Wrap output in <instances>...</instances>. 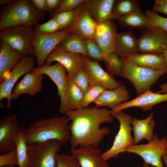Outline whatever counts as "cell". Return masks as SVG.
Returning <instances> with one entry per match:
<instances>
[{
	"label": "cell",
	"mask_w": 167,
	"mask_h": 167,
	"mask_svg": "<svg viewBox=\"0 0 167 167\" xmlns=\"http://www.w3.org/2000/svg\"><path fill=\"white\" fill-rule=\"evenodd\" d=\"M121 59V76L131 82L137 96L150 90L160 77L167 73V69L160 71L152 70L138 65L126 59Z\"/></svg>",
	"instance_id": "obj_4"
},
{
	"label": "cell",
	"mask_w": 167,
	"mask_h": 167,
	"mask_svg": "<svg viewBox=\"0 0 167 167\" xmlns=\"http://www.w3.org/2000/svg\"><path fill=\"white\" fill-rule=\"evenodd\" d=\"M66 115L40 118L30 123L23 132L27 145L51 140L66 144L71 138L69 122Z\"/></svg>",
	"instance_id": "obj_2"
},
{
	"label": "cell",
	"mask_w": 167,
	"mask_h": 167,
	"mask_svg": "<svg viewBox=\"0 0 167 167\" xmlns=\"http://www.w3.org/2000/svg\"><path fill=\"white\" fill-rule=\"evenodd\" d=\"M84 95L72 79L67 80L66 96L68 111L81 108Z\"/></svg>",
	"instance_id": "obj_29"
},
{
	"label": "cell",
	"mask_w": 167,
	"mask_h": 167,
	"mask_svg": "<svg viewBox=\"0 0 167 167\" xmlns=\"http://www.w3.org/2000/svg\"><path fill=\"white\" fill-rule=\"evenodd\" d=\"M103 61L105 63L108 73L113 76L114 75L121 76V60L115 53L106 54Z\"/></svg>",
	"instance_id": "obj_32"
},
{
	"label": "cell",
	"mask_w": 167,
	"mask_h": 167,
	"mask_svg": "<svg viewBox=\"0 0 167 167\" xmlns=\"http://www.w3.org/2000/svg\"><path fill=\"white\" fill-rule=\"evenodd\" d=\"M73 81L84 94L90 88L89 75L88 72L82 68L77 71L74 75Z\"/></svg>",
	"instance_id": "obj_34"
},
{
	"label": "cell",
	"mask_w": 167,
	"mask_h": 167,
	"mask_svg": "<svg viewBox=\"0 0 167 167\" xmlns=\"http://www.w3.org/2000/svg\"><path fill=\"white\" fill-rule=\"evenodd\" d=\"M83 59L84 68L89 75L90 87L99 85L106 89H112L123 84L121 82L116 80L113 76L105 71L97 61L92 60L84 55Z\"/></svg>",
	"instance_id": "obj_16"
},
{
	"label": "cell",
	"mask_w": 167,
	"mask_h": 167,
	"mask_svg": "<svg viewBox=\"0 0 167 167\" xmlns=\"http://www.w3.org/2000/svg\"><path fill=\"white\" fill-rule=\"evenodd\" d=\"M43 75H36L32 72L26 74L12 90V99L16 100L23 94L34 96L42 90Z\"/></svg>",
	"instance_id": "obj_21"
},
{
	"label": "cell",
	"mask_w": 167,
	"mask_h": 167,
	"mask_svg": "<svg viewBox=\"0 0 167 167\" xmlns=\"http://www.w3.org/2000/svg\"><path fill=\"white\" fill-rule=\"evenodd\" d=\"M130 95L122 84L113 89H105L93 102L96 106H107L114 109L121 104L128 101Z\"/></svg>",
	"instance_id": "obj_23"
},
{
	"label": "cell",
	"mask_w": 167,
	"mask_h": 167,
	"mask_svg": "<svg viewBox=\"0 0 167 167\" xmlns=\"http://www.w3.org/2000/svg\"><path fill=\"white\" fill-rule=\"evenodd\" d=\"M75 11L73 21L65 29L86 41L94 40L98 24L92 17L84 3L75 9Z\"/></svg>",
	"instance_id": "obj_14"
},
{
	"label": "cell",
	"mask_w": 167,
	"mask_h": 167,
	"mask_svg": "<svg viewBox=\"0 0 167 167\" xmlns=\"http://www.w3.org/2000/svg\"><path fill=\"white\" fill-rule=\"evenodd\" d=\"M152 10L167 16V0H156Z\"/></svg>",
	"instance_id": "obj_42"
},
{
	"label": "cell",
	"mask_w": 167,
	"mask_h": 167,
	"mask_svg": "<svg viewBox=\"0 0 167 167\" xmlns=\"http://www.w3.org/2000/svg\"><path fill=\"white\" fill-rule=\"evenodd\" d=\"M114 53L122 59L139 53L138 39L132 30L117 33L115 38Z\"/></svg>",
	"instance_id": "obj_22"
},
{
	"label": "cell",
	"mask_w": 167,
	"mask_h": 167,
	"mask_svg": "<svg viewBox=\"0 0 167 167\" xmlns=\"http://www.w3.org/2000/svg\"><path fill=\"white\" fill-rule=\"evenodd\" d=\"M45 15L35 7L32 0L14 1L1 11L0 30L18 25L35 27Z\"/></svg>",
	"instance_id": "obj_3"
},
{
	"label": "cell",
	"mask_w": 167,
	"mask_h": 167,
	"mask_svg": "<svg viewBox=\"0 0 167 167\" xmlns=\"http://www.w3.org/2000/svg\"><path fill=\"white\" fill-rule=\"evenodd\" d=\"M127 152L136 154L141 157L144 162L156 167H164L162 157L167 155V138L160 139L154 134L152 140L145 144L133 145L125 150Z\"/></svg>",
	"instance_id": "obj_7"
},
{
	"label": "cell",
	"mask_w": 167,
	"mask_h": 167,
	"mask_svg": "<svg viewBox=\"0 0 167 167\" xmlns=\"http://www.w3.org/2000/svg\"><path fill=\"white\" fill-rule=\"evenodd\" d=\"M54 61L57 62L65 68L67 79H71L74 74L84 67L83 55L66 52L59 45L48 55L44 65H50Z\"/></svg>",
	"instance_id": "obj_15"
},
{
	"label": "cell",
	"mask_w": 167,
	"mask_h": 167,
	"mask_svg": "<svg viewBox=\"0 0 167 167\" xmlns=\"http://www.w3.org/2000/svg\"><path fill=\"white\" fill-rule=\"evenodd\" d=\"M0 84L8 77L14 66L23 57L21 53L4 41L1 40Z\"/></svg>",
	"instance_id": "obj_20"
},
{
	"label": "cell",
	"mask_w": 167,
	"mask_h": 167,
	"mask_svg": "<svg viewBox=\"0 0 167 167\" xmlns=\"http://www.w3.org/2000/svg\"><path fill=\"white\" fill-rule=\"evenodd\" d=\"M17 165H18V162L15 148L7 153L0 155V166Z\"/></svg>",
	"instance_id": "obj_41"
},
{
	"label": "cell",
	"mask_w": 167,
	"mask_h": 167,
	"mask_svg": "<svg viewBox=\"0 0 167 167\" xmlns=\"http://www.w3.org/2000/svg\"><path fill=\"white\" fill-rule=\"evenodd\" d=\"M57 167H81L78 159L71 154H59L57 156Z\"/></svg>",
	"instance_id": "obj_40"
},
{
	"label": "cell",
	"mask_w": 167,
	"mask_h": 167,
	"mask_svg": "<svg viewBox=\"0 0 167 167\" xmlns=\"http://www.w3.org/2000/svg\"><path fill=\"white\" fill-rule=\"evenodd\" d=\"M13 1H12V0H0V4L2 5L4 4V3H5V4H7V5L12 2Z\"/></svg>",
	"instance_id": "obj_46"
},
{
	"label": "cell",
	"mask_w": 167,
	"mask_h": 167,
	"mask_svg": "<svg viewBox=\"0 0 167 167\" xmlns=\"http://www.w3.org/2000/svg\"><path fill=\"white\" fill-rule=\"evenodd\" d=\"M142 167H155L153 165H150L148 164L145 163H144L142 164Z\"/></svg>",
	"instance_id": "obj_49"
},
{
	"label": "cell",
	"mask_w": 167,
	"mask_h": 167,
	"mask_svg": "<svg viewBox=\"0 0 167 167\" xmlns=\"http://www.w3.org/2000/svg\"><path fill=\"white\" fill-rule=\"evenodd\" d=\"M0 167H14L12 165H2L0 166Z\"/></svg>",
	"instance_id": "obj_50"
},
{
	"label": "cell",
	"mask_w": 167,
	"mask_h": 167,
	"mask_svg": "<svg viewBox=\"0 0 167 167\" xmlns=\"http://www.w3.org/2000/svg\"><path fill=\"white\" fill-rule=\"evenodd\" d=\"M140 66L156 71L167 69L163 54L139 53L129 55L125 58Z\"/></svg>",
	"instance_id": "obj_24"
},
{
	"label": "cell",
	"mask_w": 167,
	"mask_h": 167,
	"mask_svg": "<svg viewBox=\"0 0 167 167\" xmlns=\"http://www.w3.org/2000/svg\"><path fill=\"white\" fill-rule=\"evenodd\" d=\"M62 143L56 140L28 145L29 167H57V156Z\"/></svg>",
	"instance_id": "obj_6"
},
{
	"label": "cell",
	"mask_w": 167,
	"mask_h": 167,
	"mask_svg": "<svg viewBox=\"0 0 167 167\" xmlns=\"http://www.w3.org/2000/svg\"><path fill=\"white\" fill-rule=\"evenodd\" d=\"M154 116V113L152 112L143 120L134 117L132 118L131 124L134 135V145H137L143 139L148 142L152 140L155 124L153 119Z\"/></svg>",
	"instance_id": "obj_26"
},
{
	"label": "cell",
	"mask_w": 167,
	"mask_h": 167,
	"mask_svg": "<svg viewBox=\"0 0 167 167\" xmlns=\"http://www.w3.org/2000/svg\"><path fill=\"white\" fill-rule=\"evenodd\" d=\"M71 33L66 29L52 33H35L31 40L37 60V67L45 65L49 54Z\"/></svg>",
	"instance_id": "obj_9"
},
{
	"label": "cell",
	"mask_w": 167,
	"mask_h": 167,
	"mask_svg": "<svg viewBox=\"0 0 167 167\" xmlns=\"http://www.w3.org/2000/svg\"><path fill=\"white\" fill-rule=\"evenodd\" d=\"M105 89L104 88L99 85H96L90 87L84 94L81 108L88 107L90 104L94 102Z\"/></svg>",
	"instance_id": "obj_33"
},
{
	"label": "cell",
	"mask_w": 167,
	"mask_h": 167,
	"mask_svg": "<svg viewBox=\"0 0 167 167\" xmlns=\"http://www.w3.org/2000/svg\"><path fill=\"white\" fill-rule=\"evenodd\" d=\"M66 71L65 68L58 62L52 65L35 67L31 72L36 75H47L55 84L58 89V95L60 99L59 111L62 114H65L68 111L66 96L67 80Z\"/></svg>",
	"instance_id": "obj_11"
},
{
	"label": "cell",
	"mask_w": 167,
	"mask_h": 167,
	"mask_svg": "<svg viewBox=\"0 0 167 167\" xmlns=\"http://www.w3.org/2000/svg\"><path fill=\"white\" fill-rule=\"evenodd\" d=\"M62 0H46V11H54L58 7Z\"/></svg>",
	"instance_id": "obj_43"
},
{
	"label": "cell",
	"mask_w": 167,
	"mask_h": 167,
	"mask_svg": "<svg viewBox=\"0 0 167 167\" xmlns=\"http://www.w3.org/2000/svg\"><path fill=\"white\" fill-rule=\"evenodd\" d=\"M65 114L71 122L69 123L71 148L98 147L111 131L108 127L100 126L113 121L111 110L96 106L70 110Z\"/></svg>",
	"instance_id": "obj_1"
},
{
	"label": "cell",
	"mask_w": 167,
	"mask_h": 167,
	"mask_svg": "<svg viewBox=\"0 0 167 167\" xmlns=\"http://www.w3.org/2000/svg\"><path fill=\"white\" fill-rule=\"evenodd\" d=\"M117 33L115 23L112 20H109L98 24L94 40L105 53H114L115 41Z\"/></svg>",
	"instance_id": "obj_19"
},
{
	"label": "cell",
	"mask_w": 167,
	"mask_h": 167,
	"mask_svg": "<svg viewBox=\"0 0 167 167\" xmlns=\"http://www.w3.org/2000/svg\"><path fill=\"white\" fill-rule=\"evenodd\" d=\"M71 154L79 161L81 167H109V164L102 157L98 147L71 148Z\"/></svg>",
	"instance_id": "obj_18"
},
{
	"label": "cell",
	"mask_w": 167,
	"mask_h": 167,
	"mask_svg": "<svg viewBox=\"0 0 167 167\" xmlns=\"http://www.w3.org/2000/svg\"><path fill=\"white\" fill-rule=\"evenodd\" d=\"M86 0H62L58 7L51 13L53 16L56 14L75 9L84 3Z\"/></svg>",
	"instance_id": "obj_38"
},
{
	"label": "cell",
	"mask_w": 167,
	"mask_h": 167,
	"mask_svg": "<svg viewBox=\"0 0 167 167\" xmlns=\"http://www.w3.org/2000/svg\"><path fill=\"white\" fill-rule=\"evenodd\" d=\"M162 160L165 165L166 167H167V155L164 156L162 157Z\"/></svg>",
	"instance_id": "obj_47"
},
{
	"label": "cell",
	"mask_w": 167,
	"mask_h": 167,
	"mask_svg": "<svg viewBox=\"0 0 167 167\" xmlns=\"http://www.w3.org/2000/svg\"><path fill=\"white\" fill-rule=\"evenodd\" d=\"M63 29L54 17L46 22L38 24L35 27V33H52Z\"/></svg>",
	"instance_id": "obj_35"
},
{
	"label": "cell",
	"mask_w": 167,
	"mask_h": 167,
	"mask_svg": "<svg viewBox=\"0 0 167 167\" xmlns=\"http://www.w3.org/2000/svg\"><path fill=\"white\" fill-rule=\"evenodd\" d=\"M140 10L138 0H115L112 10L111 19L116 20L120 17Z\"/></svg>",
	"instance_id": "obj_30"
},
{
	"label": "cell",
	"mask_w": 167,
	"mask_h": 167,
	"mask_svg": "<svg viewBox=\"0 0 167 167\" xmlns=\"http://www.w3.org/2000/svg\"><path fill=\"white\" fill-rule=\"evenodd\" d=\"M116 20L118 24L123 27L143 30L152 27L149 20L141 10L120 17Z\"/></svg>",
	"instance_id": "obj_27"
},
{
	"label": "cell",
	"mask_w": 167,
	"mask_h": 167,
	"mask_svg": "<svg viewBox=\"0 0 167 167\" xmlns=\"http://www.w3.org/2000/svg\"><path fill=\"white\" fill-rule=\"evenodd\" d=\"M25 130L19 122L16 114H7L0 118V155L7 153L15 148V140Z\"/></svg>",
	"instance_id": "obj_12"
},
{
	"label": "cell",
	"mask_w": 167,
	"mask_h": 167,
	"mask_svg": "<svg viewBox=\"0 0 167 167\" xmlns=\"http://www.w3.org/2000/svg\"><path fill=\"white\" fill-rule=\"evenodd\" d=\"M166 101L167 93H160L148 90L134 99L122 103L111 110L112 115L113 117L118 112L133 107L139 108L143 111L150 110L155 105Z\"/></svg>",
	"instance_id": "obj_17"
},
{
	"label": "cell",
	"mask_w": 167,
	"mask_h": 167,
	"mask_svg": "<svg viewBox=\"0 0 167 167\" xmlns=\"http://www.w3.org/2000/svg\"><path fill=\"white\" fill-rule=\"evenodd\" d=\"M35 34V27L18 25L9 27L0 31L1 40L7 43L20 52L23 56L36 57L31 40Z\"/></svg>",
	"instance_id": "obj_5"
},
{
	"label": "cell",
	"mask_w": 167,
	"mask_h": 167,
	"mask_svg": "<svg viewBox=\"0 0 167 167\" xmlns=\"http://www.w3.org/2000/svg\"><path fill=\"white\" fill-rule=\"evenodd\" d=\"M160 90L157 92L160 93H167V83H163L160 86Z\"/></svg>",
	"instance_id": "obj_45"
},
{
	"label": "cell",
	"mask_w": 167,
	"mask_h": 167,
	"mask_svg": "<svg viewBox=\"0 0 167 167\" xmlns=\"http://www.w3.org/2000/svg\"><path fill=\"white\" fill-rule=\"evenodd\" d=\"M163 54L167 64V48Z\"/></svg>",
	"instance_id": "obj_48"
},
{
	"label": "cell",
	"mask_w": 167,
	"mask_h": 167,
	"mask_svg": "<svg viewBox=\"0 0 167 167\" xmlns=\"http://www.w3.org/2000/svg\"><path fill=\"white\" fill-rule=\"evenodd\" d=\"M23 132L20 133L15 141L18 165L19 167H29L30 162L27 152L28 145L23 136Z\"/></svg>",
	"instance_id": "obj_31"
},
{
	"label": "cell",
	"mask_w": 167,
	"mask_h": 167,
	"mask_svg": "<svg viewBox=\"0 0 167 167\" xmlns=\"http://www.w3.org/2000/svg\"><path fill=\"white\" fill-rule=\"evenodd\" d=\"M75 15V12L74 9L56 14L52 17L62 28L65 29L72 23Z\"/></svg>",
	"instance_id": "obj_39"
},
{
	"label": "cell",
	"mask_w": 167,
	"mask_h": 167,
	"mask_svg": "<svg viewBox=\"0 0 167 167\" xmlns=\"http://www.w3.org/2000/svg\"><path fill=\"white\" fill-rule=\"evenodd\" d=\"M115 1L86 0L84 4L92 17L98 24L111 19Z\"/></svg>",
	"instance_id": "obj_25"
},
{
	"label": "cell",
	"mask_w": 167,
	"mask_h": 167,
	"mask_svg": "<svg viewBox=\"0 0 167 167\" xmlns=\"http://www.w3.org/2000/svg\"><path fill=\"white\" fill-rule=\"evenodd\" d=\"M87 49L88 56L95 61H103L106 54L97 45L94 40L86 41Z\"/></svg>",
	"instance_id": "obj_36"
},
{
	"label": "cell",
	"mask_w": 167,
	"mask_h": 167,
	"mask_svg": "<svg viewBox=\"0 0 167 167\" xmlns=\"http://www.w3.org/2000/svg\"><path fill=\"white\" fill-rule=\"evenodd\" d=\"M138 45L139 52L163 54L167 48V32L158 27L149 28L141 33Z\"/></svg>",
	"instance_id": "obj_13"
},
{
	"label": "cell",
	"mask_w": 167,
	"mask_h": 167,
	"mask_svg": "<svg viewBox=\"0 0 167 167\" xmlns=\"http://www.w3.org/2000/svg\"><path fill=\"white\" fill-rule=\"evenodd\" d=\"M113 118L119 121L120 127L112 146L102 153V157L107 161L121 153L125 152L128 147L134 145V137L131 134L132 126L131 115L121 111L115 115Z\"/></svg>",
	"instance_id": "obj_8"
},
{
	"label": "cell",
	"mask_w": 167,
	"mask_h": 167,
	"mask_svg": "<svg viewBox=\"0 0 167 167\" xmlns=\"http://www.w3.org/2000/svg\"><path fill=\"white\" fill-rule=\"evenodd\" d=\"M145 15L149 20L152 27H159L167 32V18L162 17L148 9L145 11Z\"/></svg>",
	"instance_id": "obj_37"
},
{
	"label": "cell",
	"mask_w": 167,
	"mask_h": 167,
	"mask_svg": "<svg viewBox=\"0 0 167 167\" xmlns=\"http://www.w3.org/2000/svg\"><path fill=\"white\" fill-rule=\"evenodd\" d=\"M59 45L66 52L88 56L86 41L77 35L71 33Z\"/></svg>",
	"instance_id": "obj_28"
},
{
	"label": "cell",
	"mask_w": 167,
	"mask_h": 167,
	"mask_svg": "<svg viewBox=\"0 0 167 167\" xmlns=\"http://www.w3.org/2000/svg\"><path fill=\"white\" fill-rule=\"evenodd\" d=\"M32 1L37 10L44 13L46 11V0H32Z\"/></svg>",
	"instance_id": "obj_44"
},
{
	"label": "cell",
	"mask_w": 167,
	"mask_h": 167,
	"mask_svg": "<svg viewBox=\"0 0 167 167\" xmlns=\"http://www.w3.org/2000/svg\"><path fill=\"white\" fill-rule=\"evenodd\" d=\"M34 57L23 56L11 71L8 77L0 84V100L6 99L7 109L12 108V92L15 84L22 75L31 72L35 68Z\"/></svg>",
	"instance_id": "obj_10"
}]
</instances>
